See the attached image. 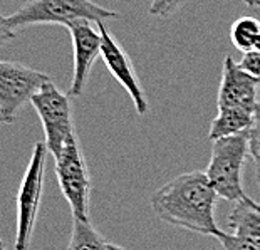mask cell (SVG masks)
I'll use <instances>...</instances> for the list:
<instances>
[{
    "label": "cell",
    "instance_id": "1",
    "mask_svg": "<svg viewBox=\"0 0 260 250\" xmlns=\"http://www.w3.org/2000/svg\"><path fill=\"white\" fill-rule=\"evenodd\" d=\"M217 200L205 171H190L159 186L151 195V208L165 224L217 238L222 233L215 220Z\"/></svg>",
    "mask_w": 260,
    "mask_h": 250
},
{
    "label": "cell",
    "instance_id": "2",
    "mask_svg": "<svg viewBox=\"0 0 260 250\" xmlns=\"http://www.w3.org/2000/svg\"><path fill=\"white\" fill-rule=\"evenodd\" d=\"M119 19V14L92 0H27L7 22L14 30L42 24L68 25L76 20H89L94 24Z\"/></svg>",
    "mask_w": 260,
    "mask_h": 250
},
{
    "label": "cell",
    "instance_id": "3",
    "mask_svg": "<svg viewBox=\"0 0 260 250\" xmlns=\"http://www.w3.org/2000/svg\"><path fill=\"white\" fill-rule=\"evenodd\" d=\"M212 143V154L205 175L218 198L234 203L240 202L247 197L243 192L242 171L248 154V131Z\"/></svg>",
    "mask_w": 260,
    "mask_h": 250
},
{
    "label": "cell",
    "instance_id": "4",
    "mask_svg": "<svg viewBox=\"0 0 260 250\" xmlns=\"http://www.w3.org/2000/svg\"><path fill=\"white\" fill-rule=\"evenodd\" d=\"M54 170L73 218L89 220L92 181L77 135L71 136L64 148L54 157Z\"/></svg>",
    "mask_w": 260,
    "mask_h": 250
},
{
    "label": "cell",
    "instance_id": "5",
    "mask_svg": "<svg viewBox=\"0 0 260 250\" xmlns=\"http://www.w3.org/2000/svg\"><path fill=\"white\" fill-rule=\"evenodd\" d=\"M47 153L46 143L37 141L34 144L29 165H27L24 178L20 181L17 193V232H15L14 242L15 250H29L32 243V235H34L44 192Z\"/></svg>",
    "mask_w": 260,
    "mask_h": 250
},
{
    "label": "cell",
    "instance_id": "6",
    "mask_svg": "<svg viewBox=\"0 0 260 250\" xmlns=\"http://www.w3.org/2000/svg\"><path fill=\"white\" fill-rule=\"evenodd\" d=\"M52 77L15 60H0V124H14L20 111Z\"/></svg>",
    "mask_w": 260,
    "mask_h": 250
},
{
    "label": "cell",
    "instance_id": "7",
    "mask_svg": "<svg viewBox=\"0 0 260 250\" xmlns=\"http://www.w3.org/2000/svg\"><path fill=\"white\" fill-rule=\"evenodd\" d=\"M30 104L34 106L42 123L44 136H46L44 143L47 146V151L56 157L64 148L66 141L76 135L74 113L69 92L60 91L52 81H49L32 98Z\"/></svg>",
    "mask_w": 260,
    "mask_h": 250
},
{
    "label": "cell",
    "instance_id": "8",
    "mask_svg": "<svg viewBox=\"0 0 260 250\" xmlns=\"http://www.w3.org/2000/svg\"><path fill=\"white\" fill-rule=\"evenodd\" d=\"M98 30L101 32L103 37V49H101V59L108 71L111 72L113 77L124 87L126 92L135 103L136 113L140 116H146L149 113V103L145 94V89L141 87V82L138 79V74L128 52L124 51L123 46L116 41V37L108 30L104 22H99Z\"/></svg>",
    "mask_w": 260,
    "mask_h": 250
},
{
    "label": "cell",
    "instance_id": "9",
    "mask_svg": "<svg viewBox=\"0 0 260 250\" xmlns=\"http://www.w3.org/2000/svg\"><path fill=\"white\" fill-rule=\"evenodd\" d=\"M94 22L89 20H76L71 22L68 27L74 47V71L73 81L69 86V96L79 98L86 89V84L89 81L92 66L96 59L101 55L103 37L101 32L94 29Z\"/></svg>",
    "mask_w": 260,
    "mask_h": 250
},
{
    "label": "cell",
    "instance_id": "10",
    "mask_svg": "<svg viewBox=\"0 0 260 250\" xmlns=\"http://www.w3.org/2000/svg\"><path fill=\"white\" fill-rule=\"evenodd\" d=\"M260 81L245 72L232 55H226L222 66V79L218 86L217 109L239 108L257 111Z\"/></svg>",
    "mask_w": 260,
    "mask_h": 250
},
{
    "label": "cell",
    "instance_id": "11",
    "mask_svg": "<svg viewBox=\"0 0 260 250\" xmlns=\"http://www.w3.org/2000/svg\"><path fill=\"white\" fill-rule=\"evenodd\" d=\"M255 113L257 111L239 109V108L218 109L217 116H215L212 124H210L208 140L217 141L220 138L235 136L240 135V133L250 131L253 121H255Z\"/></svg>",
    "mask_w": 260,
    "mask_h": 250
},
{
    "label": "cell",
    "instance_id": "12",
    "mask_svg": "<svg viewBox=\"0 0 260 250\" xmlns=\"http://www.w3.org/2000/svg\"><path fill=\"white\" fill-rule=\"evenodd\" d=\"M229 227L237 237L260 242V205L250 197L237 202L229 215Z\"/></svg>",
    "mask_w": 260,
    "mask_h": 250
},
{
    "label": "cell",
    "instance_id": "13",
    "mask_svg": "<svg viewBox=\"0 0 260 250\" xmlns=\"http://www.w3.org/2000/svg\"><path fill=\"white\" fill-rule=\"evenodd\" d=\"M230 41L240 52L260 51V22L255 17H240L230 27Z\"/></svg>",
    "mask_w": 260,
    "mask_h": 250
},
{
    "label": "cell",
    "instance_id": "14",
    "mask_svg": "<svg viewBox=\"0 0 260 250\" xmlns=\"http://www.w3.org/2000/svg\"><path fill=\"white\" fill-rule=\"evenodd\" d=\"M109 242L94 229L91 220H73V232L66 250H108Z\"/></svg>",
    "mask_w": 260,
    "mask_h": 250
},
{
    "label": "cell",
    "instance_id": "15",
    "mask_svg": "<svg viewBox=\"0 0 260 250\" xmlns=\"http://www.w3.org/2000/svg\"><path fill=\"white\" fill-rule=\"evenodd\" d=\"M220 247H215L213 250H260V242L247 240L234 235V233H226L222 230V233L217 237Z\"/></svg>",
    "mask_w": 260,
    "mask_h": 250
},
{
    "label": "cell",
    "instance_id": "16",
    "mask_svg": "<svg viewBox=\"0 0 260 250\" xmlns=\"http://www.w3.org/2000/svg\"><path fill=\"white\" fill-rule=\"evenodd\" d=\"M188 0H153L149 5V14L158 19H168L183 7Z\"/></svg>",
    "mask_w": 260,
    "mask_h": 250
},
{
    "label": "cell",
    "instance_id": "17",
    "mask_svg": "<svg viewBox=\"0 0 260 250\" xmlns=\"http://www.w3.org/2000/svg\"><path fill=\"white\" fill-rule=\"evenodd\" d=\"M248 154L255 163L257 173H260V104L255 113V121L248 131Z\"/></svg>",
    "mask_w": 260,
    "mask_h": 250
},
{
    "label": "cell",
    "instance_id": "18",
    "mask_svg": "<svg viewBox=\"0 0 260 250\" xmlns=\"http://www.w3.org/2000/svg\"><path fill=\"white\" fill-rule=\"evenodd\" d=\"M239 64L243 71L248 72L252 77H255L257 81H260V51L243 54Z\"/></svg>",
    "mask_w": 260,
    "mask_h": 250
},
{
    "label": "cell",
    "instance_id": "19",
    "mask_svg": "<svg viewBox=\"0 0 260 250\" xmlns=\"http://www.w3.org/2000/svg\"><path fill=\"white\" fill-rule=\"evenodd\" d=\"M15 36L17 34H15V30L9 25L7 17H4V15L0 14V47H4L5 44L12 42Z\"/></svg>",
    "mask_w": 260,
    "mask_h": 250
},
{
    "label": "cell",
    "instance_id": "20",
    "mask_svg": "<svg viewBox=\"0 0 260 250\" xmlns=\"http://www.w3.org/2000/svg\"><path fill=\"white\" fill-rule=\"evenodd\" d=\"M243 2H245L248 7H258L260 5V0H243Z\"/></svg>",
    "mask_w": 260,
    "mask_h": 250
},
{
    "label": "cell",
    "instance_id": "21",
    "mask_svg": "<svg viewBox=\"0 0 260 250\" xmlns=\"http://www.w3.org/2000/svg\"><path fill=\"white\" fill-rule=\"evenodd\" d=\"M0 250H9L7 243H5V240H4V237H2V235H0Z\"/></svg>",
    "mask_w": 260,
    "mask_h": 250
},
{
    "label": "cell",
    "instance_id": "22",
    "mask_svg": "<svg viewBox=\"0 0 260 250\" xmlns=\"http://www.w3.org/2000/svg\"><path fill=\"white\" fill-rule=\"evenodd\" d=\"M108 250H124V248L119 247V245H114V243H109V248Z\"/></svg>",
    "mask_w": 260,
    "mask_h": 250
},
{
    "label": "cell",
    "instance_id": "23",
    "mask_svg": "<svg viewBox=\"0 0 260 250\" xmlns=\"http://www.w3.org/2000/svg\"><path fill=\"white\" fill-rule=\"evenodd\" d=\"M257 180H258V185H260V173H257Z\"/></svg>",
    "mask_w": 260,
    "mask_h": 250
}]
</instances>
